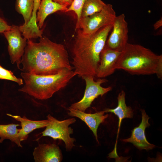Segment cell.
<instances>
[{
  "label": "cell",
  "mask_w": 162,
  "mask_h": 162,
  "mask_svg": "<svg viewBox=\"0 0 162 162\" xmlns=\"http://www.w3.org/2000/svg\"><path fill=\"white\" fill-rule=\"evenodd\" d=\"M0 79H2V77H1V76H0Z\"/></svg>",
  "instance_id": "cell-26"
},
{
  "label": "cell",
  "mask_w": 162,
  "mask_h": 162,
  "mask_svg": "<svg viewBox=\"0 0 162 162\" xmlns=\"http://www.w3.org/2000/svg\"><path fill=\"white\" fill-rule=\"evenodd\" d=\"M54 2L61 4L70 6L73 0H52Z\"/></svg>",
  "instance_id": "cell-24"
},
{
  "label": "cell",
  "mask_w": 162,
  "mask_h": 162,
  "mask_svg": "<svg viewBox=\"0 0 162 162\" xmlns=\"http://www.w3.org/2000/svg\"><path fill=\"white\" fill-rule=\"evenodd\" d=\"M36 162H59L63 156L59 147L54 144H39L33 152Z\"/></svg>",
  "instance_id": "cell-12"
},
{
  "label": "cell",
  "mask_w": 162,
  "mask_h": 162,
  "mask_svg": "<svg viewBox=\"0 0 162 162\" xmlns=\"http://www.w3.org/2000/svg\"><path fill=\"white\" fill-rule=\"evenodd\" d=\"M162 25V18L154 24V27L155 29L156 30L161 27Z\"/></svg>",
  "instance_id": "cell-25"
},
{
  "label": "cell",
  "mask_w": 162,
  "mask_h": 162,
  "mask_svg": "<svg viewBox=\"0 0 162 162\" xmlns=\"http://www.w3.org/2000/svg\"><path fill=\"white\" fill-rule=\"evenodd\" d=\"M7 115L20 122L21 128L20 129L18 134L20 142L26 140L28 134L34 130L46 127L50 123V121L48 119L33 121L28 119L25 116L22 117L19 116L9 114H7Z\"/></svg>",
  "instance_id": "cell-14"
},
{
  "label": "cell",
  "mask_w": 162,
  "mask_h": 162,
  "mask_svg": "<svg viewBox=\"0 0 162 162\" xmlns=\"http://www.w3.org/2000/svg\"><path fill=\"white\" fill-rule=\"evenodd\" d=\"M0 75L2 79L8 80L15 82L19 86L21 85L23 83L22 79L17 78L11 71L4 68L0 65Z\"/></svg>",
  "instance_id": "cell-21"
},
{
  "label": "cell",
  "mask_w": 162,
  "mask_h": 162,
  "mask_svg": "<svg viewBox=\"0 0 162 162\" xmlns=\"http://www.w3.org/2000/svg\"><path fill=\"white\" fill-rule=\"evenodd\" d=\"M11 26L8 25L7 22L0 17V33L10 30Z\"/></svg>",
  "instance_id": "cell-22"
},
{
  "label": "cell",
  "mask_w": 162,
  "mask_h": 162,
  "mask_svg": "<svg viewBox=\"0 0 162 162\" xmlns=\"http://www.w3.org/2000/svg\"><path fill=\"white\" fill-rule=\"evenodd\" d=\"M125 93L122 90L118 95V105L113 109H106L104 110L105 112H110L116 115L119 119L117 136L119 131L122 120L125 118H131L133 116V112L131 108L127 106L125 103Z\"/></svg>",
  "instance_id": "cell-16"
},
{
  "label": "cell",
  "mask_w": 162,
  "mask_h": 162,
  "mask_svg": "<svg viewBox=\"0 0 162 162\" xmlns=\"http://www.w3.org/2000/svg\"><path fill=\"white\" fill-rule=\"evenodd\" d=\"M20 70L26 73L40 75L57 74L65 69L72 70L67 51L63 45L44 36L38 43L28 39Z\"/></svg>",
  "instance_id": "cell-1"
},
{
  "label": "cell",
  "mask_w": 162,
  "mask_h": 162,
  "mask_svg": "<svg viewBox=\"0 0 162 162\" xmlns=\"http://www.w3.org/2000/svg\"><path fill=\"white\" fill-rule=\"evenodd\" d=\"M121 52L110 48L105 44L100 54L95 76L103 78L112 74L115 70V65Z\"/></svg>",
  "instance_id": "cell-10"
},
{
  "label": "cell",
  "mask_w": 162,
  "mask_h": 162,
  "mask_svg": "<svg viewBox=\"0 0 162 162\" xmlns=\"http://www.w3.org/2000/svg\"><path fill=\"white\" fill-rule=\"evenodd\" d=\"M115 69L123 70L132 75L155 74L162 79V55L138 44L128 43L121 52Z\"/></svg>",
  "instance_id": "cell-3"
},
{
  "label": "cell",
  "mask_w": 162,
  "mask_h": 162,
  "mask_svg": "<svg viewBox=\"0 0 162 162\" xmlns=\"http://www.w3.org/2000/svg\"><path fill=\"white\" fill-rule=\"evenodd\" d=\"M3 33L8 42V50L11 62L12 64L16 63L18 68L20 69L27 39L22 37L19 26H12L10 30Z\"/></svg>",
  "instance_id": "cell-8"
},
{
  "label": "cell",
  "mask_w": 162,
  "mask_h": 162,
  "mask_svg": "<svg viewBox=\"0 0 162 162\" xmlns=\"http://www.w3.org/2000/svg\"><path fill=\"white\" fill-rule=\"evenodd\" d=\"M19 125L14 124H0V143H2L5 140L8 139L15 143L18 147H22L18 136L20 129L17 128Z\"/></svg>",
  "instance_id": "cell-17"
},
{
  "label": "cell",
  "mask_w": 162,
  "mask_h": 162,
  "mask_svg": "<svg viewBox=\"0 0 162 162\" xmlns=\"http://www.w3.org/2000/svg\"><path fill=\"white\" fill-rule=\"evenodd\" d=\"M106 5L101 0H86L82 8L81 18L100 12Z\"/></svg>",
  "instance_id": "cell-19"
},
{
  "label": "cell",
  "mask_w": 162,
  "mask_h": 162,
  "mask_svg": "<svg viewBox=\"0 0 162 162\" xmlns=\"http://www.w3.org/2000/svg\"><path fill=\"white\" fill-rule=\"evenodd\" d=\"M68 6L52 0H41L36 16V22L38 28L40 29L42 28L45 19L49 15L58 11H65Z\"/></svg>",
  "instance_id": "cell-15"
},
{
  "label": "cell",
  "mask_w": 162,
  "mask_h": 162,
  "mask_svg": "<svg viewBox=\"0 0 162 162\" xmlns=\"http://www.w3.org/2000/svg\"><path fill=\"white\" fill-rule=\"evenodd\" d=\"M47 117L50 123L41 133L42 136H48L54 140H62L65 143L66 150L71 151L75 146L74 143L75 139L70 136L73 131L69 126L76 122L75 119L72 118L60 121L50 114H49Z\"/></svg>",
  "instance_id": "cell-5"
},
{
  "label": "cell",
  "mask_w": 162,
  "mask_h": 162,
  "mask_svg": "<svg viewBox=\"0 0 162 162\" xmlns=\"http://www.w3.org/2000/svg\"><path fill=\"white\" fill-rule=\"evenodd\" d=\"M141 111L142 120L140 124L138 127L134 128L132 130L131 135L130 138L122 140L132 143L139 149L149 150L152 149L156 146L150 143L146 138L145 130L146 128L150 125L148 122L150 117L146 114L144 110H141Z\"/></svg>",
  "instance_id": "cell-11"
},
{
  "label": "cell",
  "mask_w": 162,
  "mask_h": 162,
  "mask_svg": "<svg viewBox=\"0 0 162 162\" xmlns=\"http://www.w3.org/2000/svg\"><path fill=\"white\" fill-rule=\"evenodd\" d=\"M94 77L91 75H85L82 77L86 83L84 95L81 100L72 104L70 107L85 112L91 106L96 98L99 96H103L112 90L111 87L104 88L101 86L102 83L108 81L107 80L99 78L95 81Z\"/></svg>",
  "instance_id": "cell-7"
},
{
  "label": "cell",
  "mask_w": 162,
  "mask_h": 162,
  "mask_svg": "<svg viewBox=\"0 0 162 162\" xmlns=\"http://www.w3.org/2000/svg\"><path fill=\"white\" fill-rule=\"evenodd\" d=\"M68 114L69 116L78 118L83 121L92 131L97 141L98 137L97 130L99 125L104 122L108 116V114L104 115V110L94 113H86L85 112L80 111L69 107Z\"/></svg>",
  "instance_id": "cell-13"
},
{
  "label": "cell",
  "mask_w": 162,
  "mask_h": 162,
  "mask_svg": "<svg viewBox=\"0 0 162 162\" xmlns=\"http://www.w3.org/2000/svg\"><path fill=\"white\" fill-rule=\"evenodd\" d=\"M86 0H73L70 7L64 11L74 12L77 16V20L76 30L79 28V22L81 18V13L82 6Z\"/></svg>",
  "instance_id": "cell-20"
},
{
  "label": "cell",
  "mask_w": 162,
  "mask_h": 162,
  "mask_svg": "<svg viewBox=\"0 0 162 162\" xmlns=\"http://www.w3.org/2000/svg\"><path fill=\"white\" fill-rule=\"evenodd\" d=\"M116 16L112 5L106 4L100 12L81 18L79 28L85 34H92L102 28L113 24Z\"/></svg>",
  "instance_id": "cell-6"
},
{
  "label": "cell",
  "mask_w": 162,
  "mask_h": 162,
  "mask_svg": "<svg viewBox=\"0 0 162 162\" xmlns=\"http://www.w3.org/2000/svg\"><path fill=\"white\" fill-rule=\"evenodd\" d=\"M112 28L106 45L112 50L122 52L128 43V24L124 14L116 16Z\"/></svg>",
  "instance_id": "cell-9"
},
{
  "label": "cell",
  "mask_w": 162,
  "mask_h": 162,
  "mask_svg": "<svg viewBox=\"0 0 162 162\" xmlns=\"http://www.w3.org/2000/svg\"><path fill=\"white\" fill-rule=\"evenodd\" d=\"M113 24L101 28L91 34H84L80 28L73 48L72 64L75 74L80 77L85 75L95 76L101 51L105 46Z\"/></svg>",
  "instance_id": "cell-2"
},
{
  "label": "cell",
  "mask_w": 162,
  "mask_h": 162,
  "mask_svg": "<svg viewBox=\"0 0 162 162\" xmlns=\"http://www.w3.org/2000/svg\"><path fill=\"white\" fill-rule=\"evenodd\" d=\"M40 1L41 0H34V8L32 13L33 16H36Z\"/></svg>",
  "instance_id": "cell-23"
},
{
  "label": "cell",
  "mask_w": 162,
  "mask_h": 162,
  "mask_svg": "<svg viewBox=\"0 0 162 162\" xmlns=\"http://www.w3.org/2000/svg\"><path fill=\"white\" fill-rule=\"evenodd\" d=\"M34 5V0H16L15 8L16 10L23 16L26 25L32 16Z\"/></svg>",
  "instance_id": "cell-18"
},
{
  "label": "cell",
  "mask_w": 162,
  "mask_h": 162,
  "mask_svg": "<svg viewBox=\"0 0 162 162\" xmlns=\"http://www.w3.org/2000/svg\"><path fill=\"white\" fill-rule=\"evenodd\" d=\"M20 75L25 84L18 91L42 100L50 98L56 92L66 86L76 74L72 70L65 69L51 75H40L23 72Z\"/></svg>",
  "instance_id": "cell-4"
}]
</instances>
